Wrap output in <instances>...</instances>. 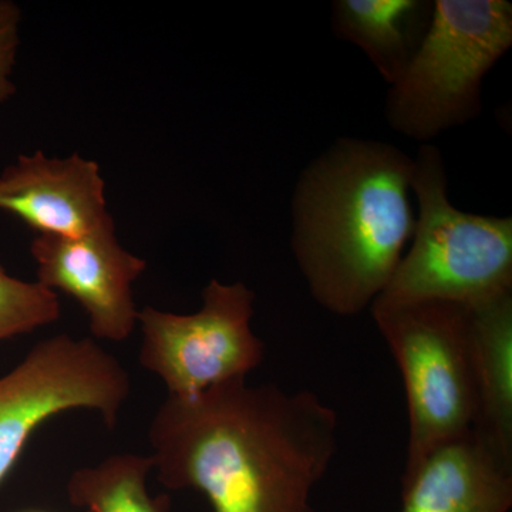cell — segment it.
I'll list each match as a JSON object with an SVG mask.
<instances>
[{
  "label": "cell",
  "mask_w": 512,
  "mask_h": 512,
  "mask_svg": "<svg viewBox=\"0 0 512 512\" xmlns=\"http://www.w3.org/2000/svg\"><path fill=\"white\" fill-rule=\"evenodd\" d=\"M157 478L200 491L214 512H315L338 448V414L309 390L247 379L173 397L148 429Z\"/></svg>",
  "instance_id": "6da1fadb"
},
{
  "label": "cell",
  "mask_w": 512,
  "mask_h": 512,
  "mask_svg": "<svg viewBox=\"0 0 512 512\" xmlns=\"http://www.w3.org/2000/svg\"><path fill=\"white\" fill-rule=\"evenodd\" d=\"M414 158L383 141L339 138L302 171L292 251L311 295L338 316L386 289L413 237Z\"/></svg>",
  "instance_id": "7a4b0ae2"
},
{
  "label": "cell",
  "mask_w": 512,
  "mask_h": 512,
  "mask_svg": "<svg viewBox=\"0 0 512 512\" xmlns=\"http://www.w3.org/2000/svg\"><path fill=\"white\" fill-rule=\"evenodd\" d=\"M412 191L419 204L412 247L377 298L476 308L511 293V217H485L454 207L443 157L430 144H423L414 158Z\"/></svg>",
  "instance_id": "3957f363"
},
{
  "label": "cell",
  "mask_w": 512,
  "mask_h": 512,
  "mask_svg": "<svg viewBox=\"0 0 512 512\" xmlns=\"http://www.w3.org/2000/svg\"><path fill=\"white\" fill-rule=\"evenodd\" d=\"M370 306L406 390L410 433L403 477L409 476L437 448L474 429L471 311L447 301L377 298Z\"/></svg>",
  "instance_id": "277c9868"
},
{
  "label": "cell",
  "mask_w": 512,
  "mask_h": 512,
  "mask_svg": "<svg viewBox=\"0 0 512 512\" xmlns=\"http://www.w3.org/2000/svg\"><path fill=\"white\" fill-rule=\"evenodd\" d=\"M512 46L505 0H436L423 42L390 86L386 119L397 133L429 141L481 113L485 74Z\"/></svg>",
  "instance_id": "5b68a950"
},
{
  "label": "cell",
  "mask_w": 512,
  "mask_h": 512,
  "mask_svg": "<svg viewBox=\"0 0 512 512\" xmlns=\"http://www.w3.org/2000/svg\"><path fill=\"white\" fill-rule=\"evenodd\" d=\"M130 393L127 370L93 339L62 333L37 343L0 377V484L45 421L87 409L113 430Z\"/></svg>",
  "instance_id": "8992f818"
},
{
  "label": "cell",
  "mask_w": 512,
  "mask_h": 512,
  "mask_svg": "<svg viewBox=\"0 0 512 512\" xmlns=\"http://www.w3.org/2000/svg\"><path fill=\"white\" fill-rule=\"evenodd\" d=\"M255 295L242 282L212 279L191 315L138 312L143 332L140 365L160 377L168 396H197L217 384L247 379L264 362L265 346L252 332Z\"/></svg>",
  "instance_id": "52a82bcc"
},
{
  "label": "cell",
  "mask_w": 512,
  "mask_h": 512,
  "mask_svg": "<svg viewBox=\"0 0 512 512\" xmlns=\"http://www.w3.org/2000/svg\"><path fill=\"white\" fill-rule=\"evenodd\" d=\"M37 282L80 303L94 338L123 342L138 323L133 284L147 262L121 247L116 227L82 237L36 235L30 245Z\"/></svg>",
  "instance_id": "ba28073f"
},
{
  "label": "cell",
  "mask_w": 512,
  "mask_h": 512,
  "mask_svg": "<svg viewBox=\"0 0 512 512\" xmlns=\"http://www.w3.org/2000/svg\"><path fill=\"white\" fill-rule=\"evenodd\" d=\"M0 211L16 215L37 235L82 237L114 225L96 161L72 154H22L0 173Z\"/></svg>",
  "instance_id": "9c48e42d"
},
{
  "label": "cell",
  "mask_w": 512,
  "mask_h": 512,
  "mask_svg": "<svg viewBox=\"0 0 512 512\" xmlns=\"http://www.w3.org/2000/svg\"><path fill=\"white\" fill-rule=\"evenodd\" d=\"M512 507V460L480 434L437 448L402 477L400 512H508Z\"/></svg>",
  "instance_id": "30bf717a"
},
{
  "label": "cell",
  "mask_w": 512,
  "mask_h": 512,
  "mask_svg": "<svg viewBox=\"0 0 512 512\" xmlns=\"http://www.w3.org/2000/svg\"><path fill=\"white\" fill-rule=\"evenodd\" d=\"M471 311L474 431L512 460V292Z\"/></svg>",
  "instance_id": "8fae6325"
},
{
  "label": "cell",
  "mask_w": 512,
  "mask_h": 512,
  "mask_svg": "<svg viewBox=\"0 0 512 512\" xmlns=\"http://www.w3.org/2000/svg\"><path fill=\"white\" fill-rule=\"evenodd\" d=\"M431 15L430 0H338L332 6L336 35L360 47L390 86L419 50Z\"/></svg>",
  "instance_id": "7c38bea8"
},
{
  "label": "cell",
  "mask_w": 512,
  "mask_h": 512,
  "mask_svg": "<svg viewBox=\"0 0 512 512\" xmlns=\"http://www.w3.org/2000/svg\"><path fill=\"white\" fill-rule=\"evenodd\" d=\"M153 468L151 457L114 454L97 466L74 471L67 481L69 501L89 512H171L168 495L148 493Z\"/></svg>",
  "instance_id": "4fadbf2b"
},
{
  "label": "cell",
  "mask_w": 512,
  "mask_h": 512,
  "mask_svg": "<svg viewBox=\"0 0 512 512\" xmlns=\"http://www.w3.org/2000/svg\"><path fill=\"white\" fill-rule=\"evenodd\" d=\"M59 296L39 282L10 276L0 265V342L32 333L59 320Z\"/></svg>",
  "instance_id": "5bb4252c"
},
{
  "label": "cell",
  "mask_w": 512,
  "mask_h": 512,
  "mask_svg": "<svg viewBox=\"0 0 512 512\" xmlns=\"http://www.w3.org/2000/svg\"><path fill=\"white\" fill-rule=\"evenodd\" d=\"M20 9L9 0H0V106L15 94L13 67L19 49Z\"/></svg>",
  "instance_id": "9a60e30c"
},
{
  "label": "cell",
  "mask_w": 512,
  "mask_h": 512,
  "mask_svg": "<svg viewBox=\"0 0 512 512\" xmlns=\"http://www.w3.org/2000/svg\"><path fill=\"white\" fill-rule=\"evenodd\" d=\"M22 512H49V511H42V510H29V511H22Z\"/></svg>",
  "instance_id": "2e32d148"
}]
</instances>
